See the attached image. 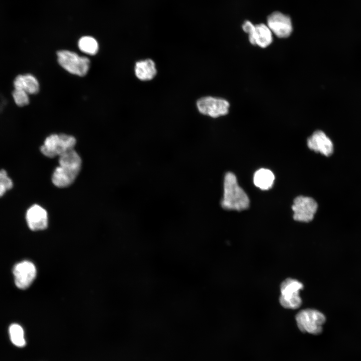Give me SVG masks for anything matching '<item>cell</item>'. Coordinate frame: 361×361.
Listing matches in <instances>:
<instances>
[{
	"label": "cell",
	"instance_id": "cell-10",
	"mask_svg": "<svg viewBox=\"0 0 361 361\" xmlns=\"http://www.w3.org/2000/svg\"><path fill=\"white\" fill-rule=\"evenodd\" d=\"M13 273L16 286L19 289H26L34 280L37 271L32 262L25 260L16 264Z\"/></svg>",
	"mask_w": 361,
	"mask_h": 361
},
{
	"label": "cell",
	"instance_id": "cell-5",
	"mask_svg": "<svg viewBox=\"0 0 361 361\" xmlns=\"http://www.w3.org/2000/svg\"><path fill=\"white\" fill-rule=\"evenodd\" d=\"M295 318L301 331L313 335H318L322 332V326L326 321V317L322 313L312 309L300 311Z\"/></svg>",
	"mask_w": 361,
	"mask_h": 361
},
{
	"label": "cell",
	"instance_id": "cell-3",
	"mask_svg": "<svg viewBox=\"0 0 361 361\" xmlns=\"http://www.w3.org/2000/svg\"><path fill=\"white\" fill-rule=\"evenodd\" d=\"M76 143V139L71 135L53 134L45 139L40 150L45 156L54 158L74 149Z\"/></svg>",
	"mask_w": 361,
	"mask_h": 361
},
{
	"label": "cell",
	"instance_id": "cell-14",
	"mask_svg": "<svg viewBox=\"0 0 361 361\" xmlns=\"http://www.w3.org/2000/svg\"><path fill=\"white\" fill-rule=\"evenodd\" d=\"M134 70L136 77L142 81L152 79L157 73L154 62L149 59L137 62Z\"/></svg>",
	"mask_w": 361,
	"mask_h": 361
},
{
	"label": "cell",
	"instance_id": "cell-4",
	"mask_svg": "<svg viewBox=\"0 0 361 361\" xmlns=\"http://www.w3.org/2000/svg\"><path fill=\"white\" fill-rule=\"evenodd\" d=\"M57 56L59 64L69 73L79 76H84L88 73L90 64L88 57L67 50L58 51Z\"/></svg>",
	"mask_w": 361,
	"mask_h": 361
},
{
	"label": "cell",
	"instance_id": "cell-8",
	"mask_svg": "<svg viewBox=\"0 0 361 361\" xmlns=\"http://www.w3.org/2000/svg\"><path fill=\"white\" fill-rule=\"evenodd\" d=\"M197 106L201 113L217 118L228 113L230 104L224 99L208 96L199 99Z\"/></svg>",
	"mask_w": 361,
	"mask_h": 361
},
{
	"label": "cell",
	"instance_id": "cell-7",
	"mask_svg": "<svg viewBox=\"0 0 361 361\" xmlns=\"http://www.w3.org/2000/svg\"><path fill=\"white\" fill-rule=\"evenodd\" d=\"M242 28L248 34L249 40L253 45L265 48L272 42V32L267 25L262 23L254 25L249 21H246Z\"/></svg>",
	"mask_w": 361,
	"mask_h": 361
},
{
	"label": "cell",
	"instance_id": "cell-13",
	"mask_svg": "<svg viewBox=\"0 0 361 361\" xmlns=\"http://www.w3.org/2000/svg\"><path fill=\"white\" fill-rule=\"evenodd\" d=\"M26 220L29 228L33 231L44 230L48 226L47 212L37 204L31 206L27 210Z\"/></svg>",
	"mask_w": 361,
	"mask_h": 361
},
{
	"label": "cell",
	"instance_id": "cell-15",
	"mask_svg": "<svg viewBox=\"0 0 361 361\" xmlns=\"http://www.w3.org/2000/svg\"><path fill=\"white\" fill-rule=\"evenodd\" d=\"M274 179V175L271 171L261 168L255 173L253 180L256 187L261 190H266L272 187Z\"/></svg>",
	"mask_w": 361,
	"mask_h": 361
},
{
	"label": "cell",
	"instance_id": "cell-1",
	"mask_svg": "<svg viewBox=\"0 0 361 361\" xmlns=\"http://www.w3.org/2000/svg\"><path fill=\"white\" fill-rule=\"evenodd\" d=\"M59 164L54 170L52 181L58 188H65L75 180L81 169V159L74 149L59 156Z\"/></svg>",
	"mask_w": 361,
	"mask_h": 361
},
{
	"label": "cell",
	"instance_id": "cell-18",
	"mask_svg": "<svg viewBox=\"0 0 361 361\" xmlns=\"http://www.w3.org/2000/svg\"><path fill=\"white\" fill-rule=\"evenodd\" d=\"M23 76V90L28 94H35L38 93L40 86L37 78L31 74H26Z\"/></svg>",
	"mask_w": 361,
	"mask_h": 361
},
{
	"label": "cell",
	"instance_id": "cell-11",
	"mask_svg": "<svg viewBox=\"0 0 361 361\" xmlns=\"http://www.w3.org/2000/svg\"><path fill=\"white\" fill-rule=\"evenodd\" d=\"M267 26L279 38L288 37L293 30L290 17L280 12H274L268 16Z\"/></svg>",
	"mask_w": 361,
	"mask_h": 361
},
{
	"label": "cell",
	"instance_id": "cell-12",
	"mask_svg": "<svg viewBox=\"0 0 361 361\" xmlns=\"http://www.w3.org/2000/svg\"><path fill=\"white\" fill-rule=\"evenodd\" d=\"M307 146L311 150L329 156L333 152V144L330 139L321 130L315 131L307 141Z\"/></svg>",
	"mask_w": 361,
	"mask_h": 361
},
{
	"label": "cell",
	"instance_id": "cell-16",
	"mask_svg": "<svg viewBox=\"0 0 361 361\" xmlns=\"http://www.w3.org/2000/svg\"><path fill=\"white\" fill-rule=\"evenodd\" d=\"M78 46L81 51L89 55H95L99 49L97 40L91 36L82 37L78 41Z\"/></svg>",
	"mask_w": 361,
	"mask_h": 361
},
{
	"label": "cell",
	"instance_id": "cell-2",
	"mask_svg": "<svg viewBox=\"0 0 361 361\" xmlns=\"http://www.w3.org/2000/svg\"><path fill=\"white\" fill-rule=\"evenodd\" d=\"M221 205L225 209L239 211L248 208L249 206L247 195L239 185L236 176L230 172L224 176Z\"/></svg>",
	"mask_w": 361,
	"mask_h": 361
},
{
	"label": "cell",
	"instance_id": "cell-6",
	"mask_svg": "<svg viewBox=\"0 0 361 361\" xmlns=\"http://www.w3.org/2000/svg\"><path fill=\"white\" fill-rule=\"evenodd\" d=\"M303 288L302 283L299 281L288 278L281 284V295L279 302L285 308L295 309L301 305L302 300L299 295L300 290Z\"/></svg>",
	"mask_w": 361,
	"mask_h": 361
},
{
	"label": "cell",
	"instance_id": "cell-19",
	"mask_svg": "<svg viewBox=\"0 0 361 361\" xmlns=\"http://www.w3.org/2000/svg\"><path fill=\"white\" fill-rule=\"evenodd\" d=\"M13 182L8 176L7 172L2 169L0 170V197L8 190L13 187Z\"/></svg>",
	"mask_w": 361,
	"mask_h": 361
},
{
	"label": "cell",
	"instance_id": "cell-17",
	"mask_svg": "<svg viewBox=\"0 0 361 361\" xmlns=\"http://www.w3.org/2000/svg\"><path fill=\"white\" fill-rule=\"evenodd\" d=\"M9 333L11 341L14 345L18 347L26 345L24 330L20 325L12 324L9 328Z\"/></svg>",
	"mask_w": 361,
	"mask_h": 361
},
{
	"label": "cell",
	"instance_id": "cell-20",
	"mask_svg": "<svg viewBox=\"0 0 361 361\" xmlns=\"http://www.w3.org/2000/svg\"><path fill=\"white\" fill-rule=\"evenodd\" d=\"M12 95L15 103L19 106H25L29 102L28 94L24 90L15 89Z\"/></svg>",
	"mask_w": 361,
	"mask_h": 361
},
{
	"label": "cell",
	"instance_id": "cell-9",
	"mask_svg": "<svg viewBox=\"0 0 361 361\" xmlns=\"http://www.w3.org/2000/svg\"><path fill=\"white\" fill-rule=\"evenodd\" d=\"M317 207V203L313 198L303 196L297 197L292 206L294 219L304 222L311 221L314 218Z\"/></svg>",
	"mask_w": 361,
	"mask_h": 361
}]
</instances>
